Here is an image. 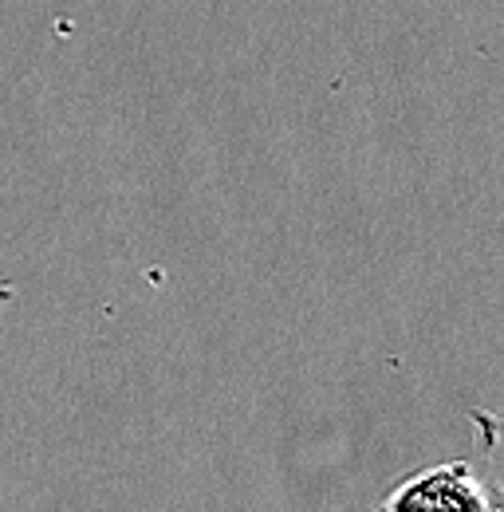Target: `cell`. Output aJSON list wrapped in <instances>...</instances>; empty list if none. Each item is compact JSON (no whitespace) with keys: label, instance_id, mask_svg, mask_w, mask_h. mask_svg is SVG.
<instances>
[{"label":"cell","instance_id":"obj_1","mask_svg":"<svg viewBox=\"0 0 504 512\" xmlns=\"http://www.w3.org/2000/svg\"><path fill=\"white\" fill-rule=\"evenodd\" d=\"M378 512H501L497 493L481 481V473L469 461H445L426 465L398 481L382 501Z\"/></svg>","mask_w":504,"mask_h":512},{"label":"cell","instance_id":"obj_2","mask_svg":"<svg viewBox=\"0 0 504 512\" xmlns=\"http://www.w3.org/2000/svg\"><path fill=\"white\" fill-rule=\"evenodd\" d=\"M371 512H378V509H371Z\"/></svg>","mask_w":504,"mask_h":512}]
</instances>
